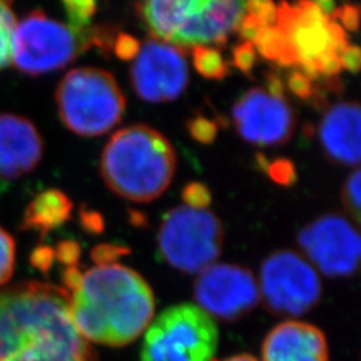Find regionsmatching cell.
Segmentation results:
<instances>
[{"instance_id":"1","label":"cell","mask_w":361,"mask_h":361,"mask_svg":"<svg viewBox=\"0 0 361 361\" xmlns=\"http://www.w3.org/2000/svg\"><path fill=\"white\" fill-rule=\"evenodd\" d=\"M0 361H95L62 286L31 281L0 290Z\"/></svg>"},{"instance_id":"2","label":"cell","mask_w":361,"mask_h":361,"mask_svg":"<svg viewBox=\"0 0 361 361\" xmlns=\"http://www.w3.org/2000/svg\"><path fill=\"white\" fill-rule=\"evenodd\" d=\"M68 295L70 312L87 341L123 347L137 340L153 322L155 298L142 276L111 264L82 273Z\"/></svg>"},{"instance_id":"3","label":"cell","mask_w":361,"mask_h":361,"mask_svg":"<svg viewBox=\"0 0 361 361\" xmlns=\"http://www.w3.org/2000/svg\"><path fill=\"white\" fill-rule=\"evenodd\" d=\"M177 168L171 143L157 130L133 125L118 130L104 146L101 176L111 192L150 202L165 193Z\"/></svg>"},{"instance_id":"4","label":"cell","mask_w":361,"mask_h":361,"mask_svg":"<svg viewBox=\"0 0 361 361\" xmlns=\"http://www.w3.org/2000/svg\"><path fill=\"white\" fill-rule=\"evenodd\" d=\"M55 98L63 125L82 137H98L113 129L126 107L125 95L113 74L94 67L67 73Z\"/></svg>"},{"instance_id":"5","label":"cell","mask_w":361,"mask_h":361,"mask_svg":"<svg viewBox=\"0 0 361 361\" xmlns=\"http://www.w3.org/2000/svg\"><path fill=\"white\" fill-rule=\"evenodd\" d=\"M219 328L193 304L164 310L146 329L141 361H213Z\"/></svg>"},{"instance_id":"6","label":"cell","mask_w":361,"mask_h":361,"mask_svg":"<svg viewBox=\"0 0 361 361\" xmlns=\"http://www.w3.org/2000/svg\"><path fill=\"white\" fill-rule=\"evenodd\" d=\"M90 46V31H78L35 10L15 25L11 63L23 74L42 75L71 63Z\"/></svg>"},{"instance_id":"7","label":"cell","mask_w":361,"mask_h":361,"mask_svg":"<svg viewBox=\"0 0 361 361\" xmlns=\"http://www.w3.org/2000/svg\"><path fill=\"white\" fill-rule=\"evenodd\" d=\"M224 229L217 216L188 207L171 209L158 232L159 256L185 273H201L219 258Z\"/></svg>"},{"instance_id":"8","label":"cell","mask_w":361,"mask_h":361,"mask_svg":"<svg viewBox=\"0 0 361 361\" xmlns=\"http://www.w3.org/2000/svg\"><path fill=\"white\" fill-rule=\"evenodd\" d=\"M276 27L280 28L296 56L297 66L313 80L324 61L338 56L348 46L344 30L326 18L314 1L281 3Z\"/></svg>"},{"instance_id":"9","label":"cell","mask_w":361,"mask_h":361,"mask_svg":"<svg viewBox=\"0 0 361 361\" xmlns=\"http://www.w3.org/2000/svg\"><path fill=\"white\" fill-rule=\"evenodd\" d=\"M258 290L271 312L301 316L320 301L322 281L305 258L292 250H279L262 262Z\"/></svg>"},{"instance_id":"10","label":"cell","mask_w":361,"mask_h":361,"mask_svg":"<svg viewBox=\"0 0 361 361\" xmlns=\"http://www.w3.org/2000/svg\"><path fill=\"white\" fill-rule=\"evenodd\" d=\"M194 298L197 307L210 317L233 322L257 305V280L252 271L238 265H210L194 284Z\"/></svg>"},{"instance_id":"11","label":"cell","mask_w":361,"mask_h":361,"mask_svg":"<svg viewBox=\"0 0 361 361\" xmlns=\"http://www.w3.org/2000/svg\"><path fill=\"white\" fill-rule=\"evenodd\" d=\"M298 244L310 262L328 277H348L359 268L360 235L348 219L326 214L298 234Z\"/></svg>"},{"instance_id":"12","label":"cell","mask_w":361,"mask_h":361,"mask_svg":"<svg viewBox=\"0 0 361 361\" xmlns=\"http://www.w3.org/2000/svg\"><path fill=\"white\" fill-rule=\"evenodd\" d=\"M135 94L146 102L164 104L182 95L189 83L183 51L159 40H149L130 68Z\"/></svg>"},{"instance_id":"13","label":"cell","mask_w":361,"mask_h":361,"mask_svg":"<svg viewBox=\"0 0 361 361\" xmlns=\"http://www.w3.org/2000/svg\"><path fill=\"white\" fill-rule=\"evenodd\" d=\"M234 126L246 142L273 146L288 142L296 128V116L285 98L255 87L233 106Z\"/></svg>"},{"instance_id":"14","label":"cell","mask_w":361,"mask_h":361,"mask_svg":"<svg viewBox=\"0 0 361 361\" xmlns=\"http://www.w3.org/2000/svg\"><path fill=\"white\" fill-rule=\"evenodd\" d=\"M246 13V1L201 0L171 42L177 49L225 44Z\"/></svg>"},{"instance_id":"15","label":"cell","mask_w":361,"mask_h":361,"mask_svg":"<svg viewBox=\"0 0 361 361\" xmlns=\"http://www.w3.org/2000/svg\"><path fill=\"white\" fill-rule=\"evenodd\" d=\"M43 142L35 125L25 116H0V180H13L37 168Z\"/></svg>"},{"instance_id":"16","label":"cell","mask_w":361,"mask_h":361,"mask_svg":"<svg viewBox=\"0 0 361 361\" xmlns=\"http://www.w3.org/2000/svg\"><path fill=\"white\" fill-rule=\"evenodd\" d=\"M262 361H329L328 343L317 326L289 320L265 337Z\"/></svg>"},{"instance_id":"17","label":"cell","mask_w":361,"mask_h":361,"mask_svg":"<svg viewBox=\"0 0 361 361\" xmlns=\"http://www.w3.org/2000/svg\"><path fill=\"white\" fill-rule=\"evenodd\" d=\"M360 106L336 104L325 113L319 138L326 155L338 164L353 166L360 162Z\"/></svg>"},{"instance_id":"18","label":"cell","mask_w":361,"mask_h":361,"mask_svg":"<svg viewBox=\"0 0 361 361\" xmlns=\"http://www.w3.org/2000/svg\"><path fill=\"white\" fill-rule=\"evenodd\" d=\"M201 0H154L137 4V11L155 40L171 43Z\"/></svg>"},{"instance_id":"19","label":"cell","mask_w":361,"mask_h":361,"mask_svg":"<svg viewBox=\"0 0 361 361\" xmlns=\"http://www.w3.org/2000/svg\"><path fill=\"white\" fill-rule=\"evenodd\" d=\"M73 202L63 192L50 189L39 193L27 207L22 228L34 231L42 237L61 228L71 217Z\"/></svg>"},{"instance_id":"20","label":"cell","mask_w":361,"mask_h":361,"mask_svg":"<svg viewBox=\"0 0 361 361\" xmlns=\"http://www.w3.org/2000/svg\"><path fill=\"white\" fill-rule=\"evenodd\" d=\"M253 46L264 58L276 62L277 65L285 67L297 66L296 56L289 40L284 32L276 26L262 30Z\"/></svg>"},{"instance_id":"21","label":"cell","mask_w":361,"mask_h":361,"mask_svg":"<svg viewBox=\"0 0 361 361\" xmlns=\"http://www.w3.org/2000/svg\"><path fill=\"white\" fill-rule=\"evenodd\" d=\"M193 65L207 79L221 80L229 75V63L217 49L209 46L193 47Z\"/></svg>"},{"instance_id":"22","label":"cell","mask_w":361,"mask_h":361,"mask_svg":"<svg viewBox=\"0 0 361 361\" xmlns=\"http://www.w3.org/2000/svg\"><path fill=\"white\" fill-rule=\"evenodd\" d=\"M15 25L11 4L0 1V70L11 63V42Z\"/></svg>"},{"instance_id":"23","label":"cell","mask_w":361,"mask_h":361,"mask_svg":"<svg viewBox=\"0 0 361 361\" xmlns=\"http://www.w3.org/2000/svg\"><path fill=\"white\" fill-rule=\"evenodd\" d=\"M63 7L68 19V26L78 31H86L97 11V3L90 0L63 1Z\"/></svg>"},{"instance_id":"24","label":"cell","mask_w":361,"mask_h":361,"mask_svg":"<svg viewBox=\"0 0 361 361\" xmlns=\"http://www.w3.org/2000/svg\"><path fill=\"white\" fill-rule=\"evenodd\" d=\"M15 269V241L0 226V286L8 283Z\"/></svg>"},{"instance_id":"25","label":"cell","mask_w":361,"mask_h":361,"mask_svg":"<svg viewBox=\"0 0 361 361\" xmlns=\"http://www.w3.org/2000/svg\"><path fill=\"white\" fill-rule=\"evenodd\" d=\"M360 170L356 169L344 185L343 189V202L347 207L349 214L359 224L360 222L361 207V176Z\"/></svg>"},{"instance_id":"26","label":"cell","mask_w":361,"mask_h":361,"mask_svg":"<svg viewBox=\"0 0 361 361\" xmlns=\"http://www.w3.org/2000/svg\"><path fill=\"white\" fill-rule=\"evenodd\" d=\"M188 130L194 141L202 145H210L217 138L219 126L214 121L207 116H197L188 121Z\"/></svg>"},{"instance_id":"27","label":"cell","mask_w":361,"mask_h":361,"mask_svg":"<svg viewBox=\"0 0 361 361\" xmlns=\"http://www.w3.org/2000/svg\"><path fill=\"white\" fill-rule=\"evenodd\" d=\"M182 201L188 207L207 210V207L212 204V192L202 182H190L182 190Z\"/></svg>"},{"instance_id":"28","label":"cell","mask_w":361,"mask_h":361,"mask_svg":"<svg viewBox=\"0 0 361 361\" xmlns=\"http://www.w3.org/2000/svg\"><path fill=\"white\" fill-rule=\"evenodd\" d=\"M271 180L283 186H290L297 180L296 168L292 161L280 158L271 162L267 169Z\"/></svg>"},{"instance_id":"29","label":"cell","mask_w":361,"mask_h":361,"mask_svg":"<svg viewBox=\"0 0 361 361\" xmlns=\"http://www.w3.org/2000/svg\"><path fill=\"white\" fill-rule=\"evenodd\" d=\"M130 249L128 246L118 245V244H99L94 246L91 250V258L97 264V267L111 265L118 258L129 255Z\"/></svg>"},{"instance_id":"30","label":"cell","mask_w":361,"mask_h":361,"mask_svg":"<svg viewBox=\"0 0 361 361\" xmlns=\"http://www.w3.org/2000/svg\"><path fill=\"white\" fill-rule=\"evenodd\" d=\"M257 61V51L249 42H241L233 49V65L246 75L252 74V70Z\"/></svg>"},{"instance_id":"31","label":"cell","mask_w":361,"mask_h":361,"mask_svg":"<svg viewBox=\"0 0 361 361\" xmlns=\"http://www.w3.org/2000/svg\"><path fill=\"white\" fill-rule=\"evenodd\" d=\"M246 13L255 16L264 26L274 27L277 22V6L271 1L255 0L246 3Z\"/></svg>"},{"instance_id":"32","label":"cell","mask_w":361,"mask_h":361,"mask_svg":"<svg viewBox=\"0 0 361 361\" xmlns=\"http://www.w3.org/2000/svg\"><path fill=\"white\" fill-rule=\"evenodd\" d=\"M285 87L289 89L300 99H310L314 92L312 79L302 71H292L285 79Z\"/></svg>"},{"instance_id":"33","label":"cell","mask_w":361,"mask_h":361,"mask_svg":"<svg viewBox=\"0 0 361 361\" xmlns=\"http://www.w3.org/2000/svg\"><path fill=\"white\" fill-rule=\"evenodd\" d=\"M141 50V44L129 34H119L114 40V52L122 61H133Z\"/></svg>"},{"instance_id":"34","label":"cell","mask_w":361,"mask_h":361,"mask_svg":"<svg viewBox=\"0 0 361 361\" xmlns=\"http://www.w3.org/2000/svg\"><path fill=\"white\" fill-rule=\"evenodd\" d=\"M82 255V249L77 241L66 240L59 243L56 249L54 250V256L58 258L61 264H63L66 268L68 267H77L78 261Z\"/></svg>"},{"instance_id":"35","label":"cell","mask_w":361,"mask_h":361,"mask_svg":"<svg viewBox=\"0 0 361 361\" xmlns=\"http://www.w3.org/2000/svg\"><path fill=\"white\" fill-rule=\"evenodd\" d=\"M359 16H360V7L355 4H345L336 10L332 20L338 22L337 25H343L344 28H347L350 32H357L359 31ZM341 27V28H343Z\"/></svg>"},{"instance_id":"36","label":"cell","mask_w":361,"mask_h":361,"mask_svg":"<svg viewBox=\"0 0 361 361\" xmlns=\"http://www.w3.org/2000/svg\"><path fill=\"white\" fill-rule=\"evenodd\" d=\"M80 225L90 234H101L104 231V219L98 212L82 209L80 210Z\"/></svg>"},{"instance_id":"37","label":"cell","mask_w":361,"mask_h":361,"mask_svg":"<svg viewBox=\"0 0 361 361\" xmlns=\"http://www.w3.org/2000/svg\"><path fill=\"white\" fill-rule=\"evenodd\" d=\"M360 49L357 46H347L340 54L341 68H347L350 73L357 74L360 70Z\"/></svg>"},{"instance_id":"38","label":"cell","mask_w":361,"mask_h":361,"mask_svg":"<svg viewBox=\"0 0 361 361\" xmlns=\"http://www.w3.org/2000/svg\"><path fill=\"white\" fill-rule=\"evenodd\" d=\"M54 249L49 246H40L32 253V264L42 271H47L51 268L54 261Z\"/></svg>"},{"instance_id":"39","label":"cell","mask_w":361,"mask_h":361,"mask_svg":"<svg viewBox=\"0 0 361 361\" xmlns=\"http://www.w3.org/2000/svg\"><path fill=\"white\" fill-rule=\"evenodd\" d=\"M273 97L284 98L285 97V80L279 74H268L267 77V89Z\"/></svg>"},{"instance_id":"40","label":"cell","mask_w":361,"mask_h":361,"mask_svg":"<svg viewBox=\"0 0 361 361\" xmlns=\"http://www.w3.org/2000/svg\"><path fill=\"white\" fill-rule=\"evenodd\" d=\"M314 3H316V6H317V8H319L326 18L332 19V16H334V13H335L336 11V6L334 1L320 0V1H314Z\"/></svg>"},{"instance_id":"41","label":"cell","mask_w":361,"mask_h":361,"mask_svg":"<svg viewBox=\"0 0 361 361\" xmlns=\"http://www.w3.org/2000/svg\"><path fill=\"white\" fill-rule=\"evenodd\" d=\"M130 217H131L133 225H135V226H141V225H145V224L147 222L146 217L143 216L142 213H140V212H133V210H130Z\"/></svg>"},{"instance_id":"42","label":"cell","mask_w":361,"mask_h":361,"mask_svg":"<svg viewBox=\"0 0 361 361\" xmlns=\"http://www.w3.org/2000/svg\"><path fill=\"white\" fill-rule=\"evenodd\" d=\"M222 361H258L256 357L250 356V355H237V356H232L229 359H225Z\"/></svg>"}]
</instances>
